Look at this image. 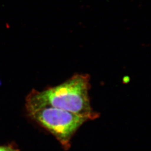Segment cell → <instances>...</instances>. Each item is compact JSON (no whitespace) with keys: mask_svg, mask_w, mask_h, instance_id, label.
Listing matches in <instances>:
<instances>
[{"mask_svg":"<svg viewBox=\"0 0 151 151\" xmlns=\"http://www.w3.org/2000/svg\"><path fill=\"white\" fill-rule=\"evenodd\" d=\"M90 76L77 74L58 86L42 91L32 90L26 99V107L52 106L75 114L88 120L96 119L92 109L88 91Z\"/></svg>","mask_w":151,"mask_h":151,"instance_id":"obj_1","label":"cell"},{"mask_svg":"<svg viewBox=\"0 0 151 151\" xmlns=\"http://www.w3.org/2000/svg\"><path fill=\"white\" fill-rule=\"evenodd\" d=\"M29 116L48 130L65 150L82 124L88 120L75 114L52 106L26 107Z\"/></svg>","mask_w":151,"mask_h":151,"instance_id":"obj_2","label":"cell"},{"mask_svg":"<svg viewBox=\"0 0 151 151\" xmlns=\"http://www.w3.org/2000/svg\"><path fill=\"white\" fill-rule=\"evenodd\" d=\"M0 151H20L15 147L9 145L7 146H0Z\"/></svg>","mask_w":151,"mask_h":151,"instance_id":"obj_3","label":"cell"}]
</instances>
